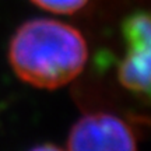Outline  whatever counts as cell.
Wrapping results in <instances>:
<instances>
[{
	"label": "cell",
	"instance_id": "cell-1",
	"mask_svg": "<svg viewBox=\"0 0 151 151\" xmlns=\"http://www.w3.org/2000/svg\"><path fill=\"white\" fill-rule=\"evenodd\" d=\"M88 48L84 37L69 24L34 18L16 31L9 46L13 71L28 86L56 90L84 70Z\"/></svg>",
	"mask_w": 151,
	"mask_h": 151
},
{
	"label": "cell",
	"instance_id": "cell-2",
	"mask_svg": "<svg viewBox=\"0 0 151 151\" xmlns=\"http://www.w3.org/2000/svg\"><path fill=\"white\" fill-rule=\"evenodd\" d=\"M67 151H137L130 126L109 112L83 115L70 129Z\"/></svg>",
	"mask_w": 151,
	"mask_h": 151
},
{
	"label": "cell",
	"instance_id": "cell-3",
	"mask_svg": "<svg viewBox=\"0 0 151 151\" xmlns=\"http://www.w3.org/2000/svg\"><path fill=\"white\" fill-rule=\"evenodd\" d=\"M126 55L119 63L118 80L127 91L148 98L150 95L151 28L144 18H132L123 24Z\"/></svg>",
	"mask_w": 151,
	"mask_h": 151
},
{
	"label": "cell",
	"instance_id": "cell-4",
	"mask_svg": "<svg viewBox=\"0 0 151 151\" xmlns=\"http://www.w3.org/2000/svg\"><path fill=\"white\" fill-rule=\"evenodd\" d=\"M32 3L46 11L56 14H73L81 10L88 0H31Z\"/></svg>",
	"mask_w": 151,
	"mask_h": 151
},
{
	"label": "cell",
	"instance_id": "cell-5",
	"mask_svg": "<svg viewBox=\"0 0 151 151\" xmlns=\"http://www.w3.org/2000/svg\"><path fill=\"white\" fill-rule=\"evenodd\" d=\"M29 151H65L59 148V147H56L55 144H41V146H37L31 148Z\"/></svg>",
	"mask_w": 151,
	"mask_h": 151
}]
</instances>
